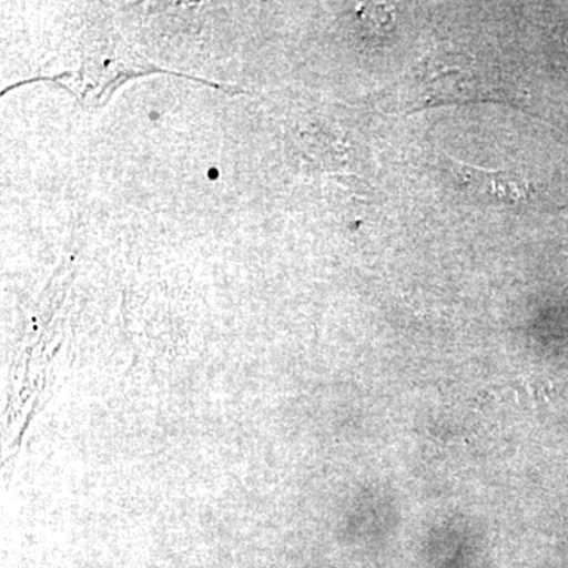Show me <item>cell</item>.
I'll return each instance as SVG.
<instances>
[{"mask_svg":"<svg viewBox=\"0 0 568 568\" xmlns=\"http://www.w3.org/2000/svg\"><path fill=\"white\" fill-rule=\"evenodd\" d=\"M466 171H462V182H465L469 189L478 190V192L487 193L491 200L500 201V203H517L525 200L529 193V185L526 182H519L510 175L500 173V171L477 170V168L466 166Z\"/></svg>","mask_w":568,"mask_h":568,"instance_id":"cell-1","label":"cell"}]
</instances>
